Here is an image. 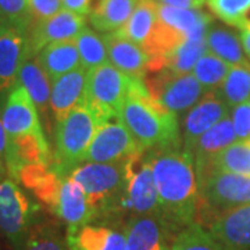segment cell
<instances>
[{
  "label": "cell",
  "mask_w": 250,
  "mask_h": 250,
  "mask_svg": "<svg viewBox=\"0 0 250 250\" xmlns=\"http://www.w3.org/2000/svg\"><path fill=\"white\" fill-rule=\"evenodd\" d=\"M29 59L27 32L4 24L0 31V95L17 85L21 68Z\"/></svg>",
  "instance_id": "cell-13"
},
{
  "label": "cell",
  "mask_w": 250,
  "mask_h": 250,
  "mask_svg": "<svg viewBox=\"0 0 250 250\" xmlns=\"http://www.w3.org/2000/svg\"><path fill=\"white\" fill-rule=\"evenodd\" d=\"M210 233L231 250H250V205L217 215Z\"/></svg>",
  "instance_id": "cell-20"
},
{
  "label": "cell",
  "mask_w": 250,
  "mask_h": 250,
  "mask_svg": "<svg viewBox=\"0 0 250 250\" xmlns=\"http://www.w3.org/2000/svg\"><path fill=\"white\" fill-rule=\"evenodd\" d=\"M52 213L67 224V229L81 228L98 220V213L86 193L71 177L62 179V189Z\"/></svg>",
  "instance_id": "cell-15"
},
{
  "label": "cell",
  "mask_w": 250,
  "mask_h": 250,
  "mask_svg": "<svg viewBox=\"0 0 250 250\" xmlns=\"http://www.w3.org/2000/svg\"><path fill=\"white\" fill-rule=\"evenodd\" d=\"M207 47L210 53L231 65H250L238 35L218 25H210L207 32Z\"/></svg>",
  "instance_id": "cell-29"
},
{
  "label": "cell",
  "mask_w": 250,
  "mask_h": 250,
  "mask_svg": "<svg viewBox=\"0 0 250 250\" xmlns=\"http://www.w3.org/2000/svg\"><path fill=\"white\" fill-rule=\"evenodd\" d=\"M139 0H95L89 14L90 24L100 32L113 34L128 22Z\"/></svg>",
  "instance_id": "cell-24"
},
{
  "label": "cell",
  "mask_w": 250,
  "mask_h": 250,
  "mask_svg": "<svg viewBox=\"0 0 250 250\" xmlns=\"http://www.w3.org/2000/svg\"><path fill=\"white\" fill-rule=\"evenodd\" d=\"M249 103H250V99H249Z\"/></svg>",
  "instance_id": "cell-46"
},
{
  "label": "cell",
  "mask_w": 250,
  "mask_h": 250,
  "mask_svg": "<svg viewBox=\"0 0 250 250\" xmlns=\"http://www.w3.org/2000/svg\"><path fill=\"white\" fill-rule=\"evenodd\" d=\"M215 92L231 108L249 102L250 65H232L223 85Z\"/></svg>",
  "instance_id": "cell-31"
},
{
  "label": "cell",
  "mask_w": 250,
  "mask_h": 250,
  "mask_svg": "<svg viewBox=\"0 0 250 250\" xmlns=\"http://www.w3.org/2000/svg\"><path fill=\"white\" fill-rule=\"evenodd\" d=\"M233 129L239 142H249L250 141V103L246 102L232 108Z\"/></svg>",
  "instance_id": "cell-39"
},
{
  "label": "cell",
  "mask_w": 250,
  "mask_h": 250,
  "mask_svg": "<svg viewBox=\"0 0 250 250\" xmlns=\"http://www.w3.org/2000/svg\"><path fill=\"white\" fill-rule=\"evenodd\" d=\"M39 206L21 190L14 181L0 182V231L14 246L21 248L35 227Z\"/></svg>",
  "instance_id": "cell-7"
},
{
  "label": "cell",
  "mask_w": 250,
  "mask_h": 250,
  "mask_svg": "<svg viewBox=\"0 0 250 250\" xmlns=\"http://www.w3.org/2000/svg\"><path fill=\"white\" fill-rule=\"evenodd\" d=\"M35 57L50 78L52 83L62 75L81 68L80 52L75 39L50 43L43 47Z\"/></svg>",
  "instance_id": "cell-23"
},
{
  "label": "cell",
  "mask_w": 250,
  "mask_h": 250,
  "mask_svg": "<svg viewBox=\"0 0 250 250\" xmlns=\"http://www.w3.org/2000/svg\"><path fill=\"white\" fill-rule=\"evenodd\" d=\"M159 4L178 7V9H200L206 3V0H153Z\"/></svg>",
  "instance_id": "cell-42"
},
{
  "label": "cell",
  "mask_w": 250,
  "mask_h": 250,
  "mask_svg": "<svg viewBox=\"0 0 250 250\" xmlns=\"http://www.w3.org/2000/svg\"><path fill=\"white\" fill-rule=\"evenodd\" d=\"M62 179L60 175H57L53 170L50 171L45 178L42 179L38 185H36L31 192L34 193V196L49 208V211L52 213L57 202V197L62 189Z\"/></svg>",
  "instance_id": "cell-38"
},
{
  "label": "cell",
  "mask_w": 250,
  "mask_h": 250,
  "mask_svg": "<svg viewBox=\"0 0 250 250\" xmlns=\"http://www.w3.org/2000/svg\"><path fill=\"white\" fill-rule=\"evenodd\" d=\"M86 20L83 16L62 9L53 17L43 21H34L27 32L29 53L35 57L43 47L56 42L74 41L85 28Z\"/></svg>",
  "instance_id": "cell-11"
},
{
  "label": "cell",
  "mask_w": 250,
  "mask_h": 250,
  "mask_svg": "<svg viewBox=\"0 0 250 250\" xmlns=\"http://www.w3.org/2000/svg\"><path fill=\"white\" fill-rule=\"evenodd\" d=\"M120 120L143 150L181 146L177 114L150 98L142 81L132 82Z\"/></svg>",
  "instance_id": "cell-2"
},
{
  "label": "cell",
  "mask_w": 250,
  "mask_h": 250,
  "mask_svg": "<svg viewBox=\"0 0 250 250\" xmlns=\"http://www.w3.org/2000/svg\"><path fill=\"white\" fill-rule=\"evenodd\" d=\"M141 152L143 149L121 120H113L98 128L85 154V163H121Z\"/></svg>",
  "instance_id": "cell-9"
},
{
  "label": "cell",
  "mask_w": 250,
  "mask_h": 250,
  "mask_svg": "<svg viewBox=\"0 0 250 250\" xmlns=\"http://www.w3.org/2000/svg\"><path fill=\"white\" fill-rule=\"evenodd\" d=\"M126 250H171V232L157 215H132L124 225Z\"/></svg>",
  "instance_id": "cell-16"
},
{
  "label": "cell",
  "mask_w": 250,
  "mask_h": 250,
  "mask_svg": "<svg viewBox=\"0 0 250 250\" xmlns=\"http://www.w3.org/2000/svg\"><path fill=\"white\" fill-rule=\"evenodd\" d=\"M229 117L227 103L217 92H207L200 102L189 110L182 124V147L192 156L196 142L210 128ZM193 157V156H192Z\"/></svg>",
  "instance_id": "cell-12"
},
{
  "label": "cell",
  "mask_w": 250,
  "mask_h": 250,
  "mask_svg": "<svg viewBox=\"0 0 250 250\" xmlns=\"http://www.w3.org/2000/svg\"><path fill=\"white\" fill-rule=\"evenodd\" d=\"M211 172H232L250 175V143L238 141L215 154L205 172L197 177V184Z\"/></svg>",
  "instance_id": "cell-28"
},
{
  "label": "cell",
  "mask_w": 250,
  "mask_h": 250,
  "mask_svg": "<svg viewBox=\"0 0 250 250\" xmlns=\"http://www.w3.org/2000/svg\"><path fill=\"white\" fill-rule=\"evenodd\" d=\"M88 71L82 67L60 77L52 83L50 110L56 123H62L77 106L85 102Z\"/></svg>",
  "instance_id": "cell-19"
},
{
  "label": "cell",
  "mask_w": 250,
  "mask_h": 250,
  "mask_svg": "<svg viewBox=\"0 0 250 250\" xmlns=\"http://www.w3.org/2000/svg\"><path fill=\"white\" fill-rule=\"evenodd\" d=\"M211 24L197 27L188 35L187 41L166 59V67L175 74H192L196 62L202 56L208 52L207 47V32Z\"/></svg>",
  "instance_id": "cell-25"
},
{
  "label": "cell",
  "mask_w": 250,
  "mask_h": 250,
  "mask_svg": "<svg viewBox=\"0 0 250 250\" xmlns=\"http://www.w3.org/2000/svg\"><path fill=\"white\" fill-rule=\"evenodd\" d=\"M142 82L149 96L174 114L190 110L207 93L193 74H175L167 67H147Z\"/></svg>",
  "instance_id": "cell-6"
},
{
  "label": "cell",
  "mask_w": 250,
  "mask_h": 250,
  "mask_svg": "<svg viewBox=\"0 0 250 250\" xmlns=\"http://www.w3.org/2000/svg\"><path fill=\"white\" fill-rule=\"evenodd\" d=\"M235 142H238V138L233 129L231 117L221 120L218 124H215L213 128H210L207 132L202 135L192 153L195 161L196 178L205 172L215 154H218Z\"/></svg>",
  "instance_id": "cell-22"
},
{
  "label": "cell",
  "mask_w": 250,
  "mask_h": 250,
  "mask_svg": "<svg viewBox=\"0 0 250 250\" xmlns=\"http://www.w3.org/2000/svg\"><path fill=\"white\" fill-rule=\"evenodd\" d=\"M29 9L34 21H43L62 10V0H29Z\"/></svg>",
  "instance_id": "cell-40"
},
{
  "label": "cell",
  "mask_w": 250,
  "mask_h": 250,
  "mask_svg": "<svg viewBox=\"0 0 250 250\" xmlns=\"http://www.w3.org/2000/svg\"><path fill=\"white\" fill-rule=\"evenodd\" d=\"M110 62L131 80L142 81L152 57L129 39L117 32L103 36Z\"/></svg>",
  "instance_id": "cell-18"
},
{
  "label": "cell",
  "mask_w": 250,
  "mask_h": 250,
  "mask_svg": "<svg viewBox=\"0 0 250 250\" xmlns=\"http://www.w3.org/2000/svg\"><path fill=\"white\" fill-rule=\"evenodd\" d=\"M231 67V64L221 60L215 54L207 52L199 59L192 74L200 82L206 92H215L223 85Z\"/></svg>",
  "instance_id": "cell-33"
},
{
  "label": "cell",
  "mask_w": 250,
  "mask_h": 250,
  "mask_svg": "<svg viewBox=\"0 0 250 250\" xmlns=\"http://www.w3.org/2000/svg\"><path fill=\"white\" fill-rule=\"evenodd\" d=\"M99 126L98 118L85 103L77 106L57 124L54 164L50 166L57 175L62 178L70 177L85 161V154Z\"/></svg>",
  "instance_id": "cell-4"
},
{
  "label": "cell",
  "mask_w": 250,
  "mask_h": 250,
  "mask_svg": "<svg viewBox=\"0 0 250 250\" xmlns=\"http://www.w3.org/2000/svg\"><path fill=\"white\" fill-rule=\"evenodd\" d=\"M62 9L72 11L75 14L80 16H89L90 10H92V4L95 0H62Z\"/></svg>",
  "instance_id": "cell-41"
},
{
  "label": "cell",
  "mask_w": 250,
  "mask_h": 250,
  "mask_svg": "<svg viewBox=\"0 0 250 250\" xmlns=\"http://www.w3.org/2000/svg\"><path fill=\"white\" fill-rule=\"evenodd\" d=\"M154 182L159 192L160 218L171 235L195 223L200 195L193 157L181 146L150 153Z\"/></svg>",
  "instance_id": "cell-1"
},
{
  "label": "cell",
  "mask_w": 250,
  "mask_h": 250,
  "mask_svg": "<svg viewBox=\"0 0 250 250\" xmlns=\"http://www.w3.org/2000/svg\"><path fill=\"white\" fill-rule=\"evenodd\" d=\"M17 250H70V248L53 225L38 223Z\"/></svg>",
  "instance_id": "cell-35"
},
{
  "label": "cell",
  "mask_w": 250,
  "mask_h": 250,
  "mask_svg": "<svg viewBox=\"0 0 250 250\" xmlns=\"http://www.w3.org/2000/svg\"><path fill=\"white\" fill-rule=\"evenodd\" d=\"M18 82L28 90L29 96L38 107V111L43 116L50 110L52 96V81L47 77L45 70L41 67L36 57L29 59L21 68Z\"/></svg>",
  "instance_id": "cell-27"
},
{
  "label": "cell",
  "mask_w": 250,
  "mask_h": 250,
  "mask_svg": "<svg viewBox=\"0 0 250 250\" xmlns=\"http://www.w3.org/2000/svg\"><path fill=\"white\" fill-rule=\"evenodd\" d=\"M65 241L70 250H126L124 232L103 225L89 224L67 229Z\"/></svg>",
  "instance_id": "cell-21"
},
{
  "label": "cell",
  "mask_w": 250,
  "mask_h": 250,
  "mask_svg": "<svg viewBox=\"0 0 250 250\" xmlns=\"http://www.w3.org/2000/svg\"><path fill=\"white\" fill-rule=\"evenodd\" d=\"M241 42L242 46H243V50H245V54L249 57L250 60V27H248L246 29H242Z\"/></svg>",
  "instance_id": "cell-44"
},
{
  "label": "cell",
  "mask_w": 250,
  "mask_h": 250,
  "mask_svg": "<svg viewBox=\"0 0 250 250\" xmlns=\"http://www.w3.org/2000/svg\"><path fill=\"white\" fill-rule=\"evenodd\" d=\"M171 250H231L214 238L210 231L193 223L181 229L171 243Z\"/></svg>",
  "instance_id": "cell-34"
},
{
  "label": "cell",
  "mask_w": 250,
  "mask_h": 250,
  "mask_svg": "<svg viewBox=\"0 0 250 250\" xmlns=\"http://www.w3.org/2000/svg\"><path fill=\"white\" fill-rule=\"evenodd\" d=\"M249 143H250V141H249Z\"/></svg>",
  "instance_id": "cell-47"
},
{
  "label": "cell",
  "mask_w": 250,
  "mask_h": 250,
  "mask_svg": "<svg viewBox=\"0 0 250 250\" xmlns=\"http://www.w3.org/2000/svg\"><path fill=\"white\" fill-rule=\"evenodd\" d=\"M50 153L43 132H32L10 136L6 147V164L11 178L16 179L18 171L29 164L49 166Z\"/></svg>",
  "instance_id": "cell-17"
},
{
  "label": "cell",
  "mask_w": 250,
  "mask_h": 250,
  "mask_svg": "<svg viewBox=\"0 0 250 250\" xmlns=\"http://www.w3.org/2000/svg\"><path fill=\"white\" fill-rule=\"evenodd\" d=\"M197 187L202 202L221 213L250 205V175L211 172Z\"/></svg>",
  "instance_id": "cell-10"
},
{
  "label": "cell",
  "mask_w": 250,
  "mask_h": 250,
  "mask_svg": "<svg viewBox=\"0 0 250 250\" xmlns=\"http://www.w3.org/2000/svg\"><path fill=\"white\" fill-rule=\"evenodd\" d=\"M75 43L81 57V67L85 71H90L96 67L108 62V54L106 42L103 36L89 28H83L77 36Z\"/></svg>",
  "instance_id": "cell-32"
},
{
  "label": "cell",
  "mask_w": 250,
  "mask_h": 250,
  "mask_svg": "<svg viewBox=\"0 0 250 250\" xmlns=\"http://www.w3.org/2000/svg\"><path fill=\"white\" fill-rule=\"evenodd\" d=\"M0 14L6 24L28 32L34 22L29 0H0Z\"/></svg>",
  "instance_id": "cell-37"
},
{
  "label": "cell",
  "mask_w": 250,
  "mask_h": 250,
  "mask_svg": "<svg viewBox=\"0 0 250 250\" xmlns=\"http://www.w3.org/2000/svg\"><path fill=\"white\" fill-rule=\"evenodd\" d=\"M157 20V3L153 0H139L131 18L124 27L117 31V34L145 49L154 31Z\"/></svg>",
  "instance_id": "cell-26"
},
{
  "label": "cell",
  "mask_w": 250,
  "mask_h": 250,
  "mask_svg": "<svg viewBox=\"0 0 250 250\" xmlns=\"http://www.w3.org/2000/svg\"><path fill=\"white\" fill-rule=\"evenodd\" d=\"M126 161L111 164L85 163L71 172L70 177L83 189L98 213V218L126 213Z\"/></svg>",
  "instance_id": "cell-3"
},
{
  "label": "cell",
  "mask_w": 250,
  "mask_h": 250,
  "mask_svg": "<svg viewBox=\"0 0 250 250\" xmlns=\"http://www.w3.org/2000/svg\"><path fill=\"white\" fill-rule=\"evenodd\" d=\"M4 24H6V22H4V20L1 17V14H0V31H1V28L4 27Z\"/></svg>",
  "instance_id": "cell-45"
},
{
  "label": "cell",
  "mask_w": 250,
  "mask_h": 250,
  "mask_svg": "<svg viewBox=\"0 0 250 250\" xmlns=\"http://www.w3.org/2000/svg\"><path fill=\"white\" fill-rule=\"evenodd\" d=\"M134 81L117 70L111 62L88 71L83 103L92 110L99 124L121 118V110Z\"/></svg>",
  "instance_id": "cell-5"
},
{
  "label": "cell",
  "mask_w": 250,
  "mask_h": 250,
  "mask_svg": "<svg viewBox=\"0 0 250 250\" xmlns=\"http://www.w3.org/2000/svg\"><path fill=\"white\" fill-rule=\"evenodd\" d=\"M149 150L135 154L126 161L128 190L126 213L132 215H157L160 217L159 192L154 182L152 159Z\"/></svg>",
  "instance_id": "cell-8"
},
{
  "label": "cell",
  "mask_w": 250,
  "mask_h": 250,
  "mask_svg": "<svg viewBox=\"0 0 250 250\" xmlns=\"http://www.w3.org/2000/svg\"><path fill=\"white\" fill-rule=\"evenodd\" d=\"M157 16L163 24L178 31L184 35H189L197 27L211 24V17L200 9H178L157 3Z\"/></svg>",
  "instance_id": "cell-30"
},
{
  "label": "cell",
  "mask_w": 250,
  "mask_h": 250,
  "mask_svg": "<svg viewBox=\"0 0 250 250\" xmlns=\"http://www.w3.org/2000/svg\"><path fill=\"white\" fill-rule=\"evenodd\" d=\"M1 117L9 138L22 134L43 132L38 107L28 90L20 82L9 92Z\"/></svg>",
  "instance_id": "cell-14"
},
{
  "label": "cell",
  "mask_w": 250,
  "mask_h": 250,
  "mask_svg": "<svg viewBox=\"0 0 250 250\" xmlns=\"http://www.w3.org/2000/svg\"><path fill=\"white\" fill-rule=\"evenodd\" d=\"M210 10L221 21L242 28L246 14L250 11V0H206Z\"/></svg>",
  "instance_id": "cell-36"
},
{
  "label": "cell",
  "mask_w": 250,
  "mask_h": 250,
  "mask_svg": "<svg viewBox=\"0 0 250 250\" xmlns=\"http://www.w3.org/2000/svg\"><path fill=\"white\" fill-rule=\"evenodd\" d=\"M1 111L0 110V156L3 153H6V147H7V132H6V128H4V124H3V117H1Z\"/></svg>",
  "instance_id": "cell-43"
}]
</instances>
